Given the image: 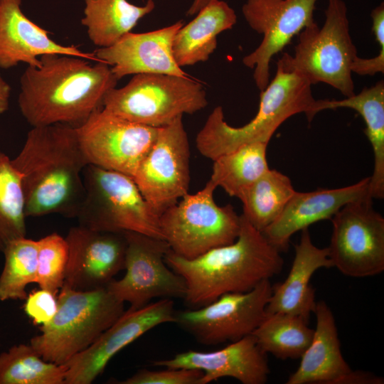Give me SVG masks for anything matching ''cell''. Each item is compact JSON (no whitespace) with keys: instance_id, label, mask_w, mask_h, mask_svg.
<instances>
[{"instance_id":"cell-1","label":"cell","mask_w":384,"mask_h":384,"mask_svg":"<svg viewBox=\"0 0 384 384\" xmlns=\"http://www.w3.org/2000/svg\"><path fill=\"white\" fill-rule=\"evenodd\" d=\"M39 66L28 65L20 78L18 104L31 127H78L102 107L118 80L111 67L78 56L45 54Z\"/></svg>"},{"instance_id":"cell-2","label":"cell","mask_w":384,"mask_h":384,"mask_svg":"<svg viewBox=\"0 0 384 384\" xmlns=\"http://www.w3.org/2000/svg\"><path fill=\"white\" fill-rule=\"evenodd\" d=\"M11 162L21 178L26 217L58 213L75 217L84 195L88 162L75 127H32Z\"/></svg>"},{"instance_id":"cell-3","label":"cell","mask_w":384,"mask_h":384,"mask_svg":"<svg viewBox=\"0 0 384 384\" xmlns=\"http://www.w3.org/2000/svg\"><path fill=\"white\" fill-rule=\"evenodd\" d=\"M280 252L240 215V233L233 243L190 260L169 250L165 262L185 282L186 305L196 309L224 294L250 291L279 274L284 265Z\"/></svg>"},{"instance_id":"cell-4","label":"cell","mask_w":384,"mask_h":384,"mask_svg":"<svg viewBox=\"0 0 384 384\" xmlns=\"http://www.w3.org/2000/svg\"><path fill=\"white\" fill-rule=\"evenodd\" d=\"M311 85L300 75L277 64L273 80L260 91L256 115L245 125L235 127L225 121L223 107H215L196 135L197 149L205 157L214 160L243 144H268L277 128L294 114L304 113L310 123L316 101Z\"/></svg>"},{"instance_id":"cell-5","label":"cell","mask_w":384,"mask_h":384,"mask_svg":"<svg viewBox=\"0 0 384 384\" xmlns=\"http://www.w3.org/2000/svg\"><path fill=\"white\" fill-rule=\"evenodd\" d=\"M60 290L55 315L40 326L30 345L45 361L63 365L90 346L125 310L106 287Z\"/></svg>"},{"instance_id":"cell-6","label":"cell","mask_w":384,"mask_h":384,"mask_svg":"<svg viewBox=\"0 0 384 384\" xmlns=\"http://www.w3.org/2000/svg\"><path fill=\"white\" fill-rule=\"evenodd\" d=\"M325 21L299 33L293 55L284 53L277 64L296 73L311 85L322 82L345 97L355 94L351 65L358 56L349 29L348 9L343 0H328Z\"/></svg>"},{"instance_id":"cell-7","label":"cell","mask_w":384,"mask_h":384,"mask_svg":"<svg viewBox=\"0 0 384 384\" xmlns=\"http://www.w3.org/2000/svg\"><path fill=\"white\" fill-rule=\"evenodd\" d=\"M83 184L84 195L75 216L79 225L100 231L136 232L164 240L159 215L132 177L88 164L83 171Z\"/></svg>"},{"instance_id":"cell-8","label":"cell","mask_w":384,"mask_h":384,"mask_svg":"<svg viewBox=\"0 0 384 384\" xmlns=\"http://www.w3.org/2000/svg\"><path fill=\"white\" fill-rule=\"evenodd\" d=\"M207 105L203 86L187 75L142 73L134 75L124 86L110 90L102 107L132 122L159 128Z\"/></svg>"},{"instance_id":"cell-9","label":"cell","mask_w":384,"mask_h":384,"mask_svg":"<svg viewBox=\"0 0 384 384\" xmlns=\"http://www.w3.org/2000/svg\"><path fill=\"white\" fill-rule=\"evenodd\" d=\"M216 188L208 180L201 190L188 193L159 216L164 240L178 256L193 259L237 239L240 215L230 204L217 205Z\"/></svg>"},{"instance_id":"cell-10","label":"cell","mask_w":384,"mask_h":384,"mask_svg":"<svg viewBox=\"0 0 384 384\" xmlns=\"http://www.w3.org/2000/svg\"><path fill=\"white\" fill-rule=\"evenodd\" d=\"M372 199L350 202L331 219L329 257L344 275L362 278L384 270V218Z\"/></svg>"},{"instance_id":"cell-11","label":"cell","mask_w":384,"mask_h":384,"mask_svg":"<svg viewBox=\"0 0 384 384\" xmlns=\"http://www.w3.org/2000/svg\"><path fill=\"white\" fill-rule=\"evenodd\" d=\"M126 242L125 274L106 288L130 309L143 307L156 298L183 299L186 284L165 262L170 250L159 238L136 232H124Z\"/></svg>"},{"instance_id":"cell-12","label":"cell","mask_w":384,"mask_h":384,"mask_svg":"<svg viewBox=\"0 0 384 384\" xmlns=\"http://www.w3.org/2000/svg\"><path fill=\"white\" fill-rule=\"evenodd\" d=\"M271 294L272 284L265 279L250 291L226 293L203 306L176 311L174 323L202 344L236 341L263 320Z\"/></svg>"},{"instance_id":"cell-13","label":"cell","mask_w":384,"mask_h":384,"mask_svg":"<svg viewBox=\"0 0 384 384\" xmlns=\"http://www.w3.org/2000/svg\"><path fill=\"white\" fill-rule=\"evenodd\" d=\"M183 117L159 127L132 178L159 216L188 193L190 148Z\"/></svg>"},{"instance_id":"cell-14","label":"cell","mask_w":384,"mask_h":384,"mask_svg":"<svg viewBox=\"0 0 384 384\" xmlns=\"http://www.w3.org/2000/svg\"><path fill=\"white\" fill-rule=\"evenodd\" d=\"M75 128L88 164L132 178L159 129L132 122L103 107Z\"/></svg>"},{"instance_id":"cell-15","label":"cell","mask_w":384,"mask_h":384,"mask_svg":"<svg viewBox=\"0 0 384 384\" xmlns=\"http://www.w3.org/2000/svg\"><path fill=\"white\" fill-rule=\"evenodd\" d=\"M318 0H247L242 7L249 26L262 35L258 47L242 58L253 69V79L262 91L270 82V63L292 39L314 23Z\"/></svg>"},{"instance_id":"cell-16","label":"cell","mask_w":384,"mask_h":384,"mask_svg":"<svg viewBox=\"0 0 384 384\" xmlns=\"http://www.w3.org/2000/svg\"><path fill=\"white\" fill-rule=\"evenodd\" d=\"M175 313L171 299L124 311L90 346L65 363V384L92 383L124 348L159 325L174 323Z\"/></svg>"},{"instance_id":"cell-17","label":"cell","mask_w":384,"mask_h":384,"mask_svg":"<svg viewBox=\"0 0 384 384\" xmlns=\"http://www.w3.org/2000/svg\"><path fill=\"white\" fill-rule=\"evenodd\" d=\"M68 259L63 287L90 291L106 287L124 270V233L100 231L78 225L65 238Z\"/></svg>"},{"instance_id":"cell-18","label":"cell","mask_w":384,"mask_h":384,"mask_svg":"<svg viewBox=\"0 0 384 384\" xmlns=\"http://www.w3.org/2000/svg\"><path fill=\"white\" fill-rule=\"evenodd\" d=\"M151 365L200 370L203 373L201 384L228 377L242 384H264L270 373L267 353L260 348L252 334L217 351H187L170 358L151 361Z\"/></svg>"},{"instance_id":"cell-19","label":"cell","mask_w":384,"mask_h":384,"mask_svg":"<svg viewBox=\"0 0 384 384\" xmlns=\"http://www.w3.org/2000/svg\"><path fill=\"white\" fill-rule=\"evenodd\" d=\"M183 21L152 31L129 32L114 45L97 48L94 53L99 61L111 67L119 80L129 75L142 73L186 76L176 63L172 51L174 36Z\"/></svg>"},{"instance_id":"cell-20","label":"cell","mask_w":384,"mask_h":384,"mask_svg":"<svg viewBox=\"0 0 384 384\" xmlns=\"http://www.w3.org/2000/svg\"><path fill=\"white\" fill-rule=\"evenodd\" d=\"M370 195V177L348 186L295 191L279 216L262 233L279 251H286L291 237L316 222L331 220L345 205Z\"/></svg>"},{"instance_id":"cell-21","label":"cell","mask_w":384,"mask_h":384,"mask_svg":"<svg viewBox=\"0 0 384 384\" xmlns=\"http://www.w3.org/2000/svg\"><path fill=\"white\" fill-rule=\"evenodd\" d=\"M22 0H0V68L9 69L19 63L39 66L45 54L78 56L99 61L94 53L64 46L52 40L49 32L30 20L21 10Z\"/></svg>"},{"instance_id":"cell-22","label":"cell","mask_w":384,"mask_h":384,"mask_svg":"<svg viewBox=\"0 0 384 384\" xmlns=\"http://www.w3.org/2000/svg\"><path fill=\"white\" fill-rule=\"evenodd\" d=\"M294 252L293 262L285 280L272 285L266 314H288L309 321L316 303L310 279L317 270L334 267V265L328 247L319 248L314 245L308 228L302 230L299 242L294 245Z\"/></svg>"},{"instance_id":"cell-23","label":"cell","mask_w":384,"mask_h":384,"mask_svg":"<svg viewBox=\"0 0 384 384\" xmlns=\"http://www.w3.org/2000/svg\"><path fill=\"white\" fill-rule=\"evenodd\" d=\"M316 328L297 369L287 384H333L351 369L344 360L334 314L324 301L316 302Z\"/></svg>"},{"instance_id":"cell-24","label":"cell","mask_w":384,"mask_h":384,"mask_svg":"<svg viewBox=\"0 0 384 384\" xmlns=\"http://www.w3.org/2000/svg\"><path fill=\"white\" fill-rule=\"evenodd\" d=\"M237 22L233 8L222 0H213L176 33L172 45L177 65H193L208 60L217 48V36Z\"/></svg>"},{"instance_id":"cell-25","label":"cell","mask_w":384,"mask_h":384,"mask_svg":"<svg viewBox=\"0 0 384 384\" xmlns=\"http://www.w3.org/2000/svg\"><path fill=\"white\" fill-rule=\"evenodd\" d=\"M350 108L363 117L364 133L370 142L374 155V169L370 176V195L372 198H384V82L378 81L370 87H364L358 94L343 100L315 101L311 116L325 110Z\"/></svg>"},{"instance_id":"cell-26","label":"cell","mask_w":384,"mask_h":384,"mask_svg":"<svg viewBox=\"0 0 384 384\" xmlns=\"http://www.w3.org/2000/svg\"><path fill=\"white\" fill-rule=\"evenodd\" d=\"M85 3L81 23L91 42L100 48L114 45L155 8L154 0H147L144 6L127 0H85Z\"/></svg>"},{"instance_id":"cell-27","label":"cell","mask_w":384,"mask_h":384,"mask_svg":"<svg viewBox=\"0 0 384 384\" xmlns=\"http://www.w3.org/2000/svg\"><path fill=\"white\" fill-rule=\"evenodd\" d=\"M267 143L252 142L215 159L210 181L230 196L238 197L270 169Z\"/></svg>"},{"instance_id":"cell-28","label":"cell","mask_w":384,"mask_h":384,"mask_svg":"<svg viewBox=\"0 0 384 384\" xmlns=\"http://www.w3.org/2000/svg\"><path fill=\"white\" fill-rule=\"evenodd\" d=\"M295 191L287 176L270 169L238 197L242 215L262 232L279 216Z\"/></svg>"},{"instance_id":"cell-29","label":"cell","mask_w":384,"mask_h":384,"mask_svg":"<svg viewBox=\"0 0 384 384\" xmlns=\"http://www.w3.org/2000/svg\"><path fill=\"white\" fill-rule=\"evenodd\" d=\"M267 354L286 359L300 358L309 346L314 329L303 318L284 313L265 315L252 334Z\"/></svg>"},{"instance_id":"cell-30","label":"cell","mask_w":384,"mask_h":384,"mask_svg":"<svg viewBox=\"0 0 384 384\" xmlns=\"http://www.w3.org/2000/svg\"><path fill=\"white\" fill-rule=\"evenodd\" d=\"M67 367L45 361L29 344L0 354V384H65Z\"/></svg>"},{"instance_id":"cell-31","label":"cell","mask_w":384,"mask_h":384,"mask_svg":"<svg viewBox=\"0 0 384 384\" xmlns=\"http://www.w3.org/2000/svg\"><path fill=\"white\" fill-rule=\"evenodd\" d=\"M3 252L5 262L0 275V301L26 299L27 286L36 280L38 242L19 238L11 241Z\"/></svg>"},{"instance_id":"cell-32","label":"cell","mask_w":384,"mask_h":384,"mask_svg":"<svg viewBox=\"0 0 384 384\" xmlns=\"http://www.w3.org/2000/svg\"><path fill=\"white\" fill-rule=\"evenodd\" d=\"M26 218L19 174L11 159L0 151V251L13 240L26 237Z\"/></svg>"},{"instance_id":"cell-33","label":"cell","mask_w":384,"mask_h":384,"mask_svg":"<svg viewBox=\"0 0 384 384\" xmlns=\"http://www.w3.org/2000/svg\"><path fill=\"white\" fill-rule=\"evenodd\" d=\"M38 242L36 283L40 288L53 293L61 289L68 259V246L65 238L50 233Z\"/></svg>"},{"instance_id":"cell-34","label":"cell","mask_w":384,"mask_h":384,"mask_svg":"<svg viewBox=\"0 0 384 384\" xmlns=\"http://www.w3.org/2000/svg\"><path fill=\"white\" fill-rule=\"evenodd\" d=\"M141 369L122 384H201L203 373L193 368Z\"/></svg>"},{"instance_id":"cell-35","label":"cell","mask_w":384,"mask_h":384,"mask_svg":"<svg viewBox=\"0 0 384 384\" xmlns=\"http://www.w3.org/2000/svg\"><path fill=\"white\" fill-rule=\"evenodd\" d=\"M55 294L41 288L27 295L23 309L35 324L44 326L53 319L58 309V299Z\"/></svg>"},{"instance_id":"cell-36","label":"cell","mask_w":384,"mask_h":384,"mask_svg":"<svg viewBox=\"0 0 384 384\" xmlns=\"http://www.w3.org/2000/svg\"><path fill=\"white\" fill-rule=\"evenodd\" d=\"M382 377L364 370H351L347 373L337 378L333 384H383Z\"/></svg>"},{"instance_id":"cell-37","label":"cell","mask_w":384,"mask_h":384,"mask_svg":"<svg viewBox=\"0 0 384 384\" xmlns=\"http://www.w3.org/2000/svg\"><path fill=\"white\" fill-rule=\"evenodd\" d=\"M11 87L0 75V114L5 112L9 107Z\"/></svg>"},{"instance_id":"cell-38","label":"cell","mask_w":384,"mask_h":384,"mask_svg":"<svg viewBox=\"0 0 384 384\" xmlns=\"http://www.w3.org/2000/svg\"><path fill=\"white\" fill-rule=\"evenodd\" d=\"M213 0H193L188 8L186 15L193 16L197 14L203 8Z\"/></svg>"}]
</instances>
